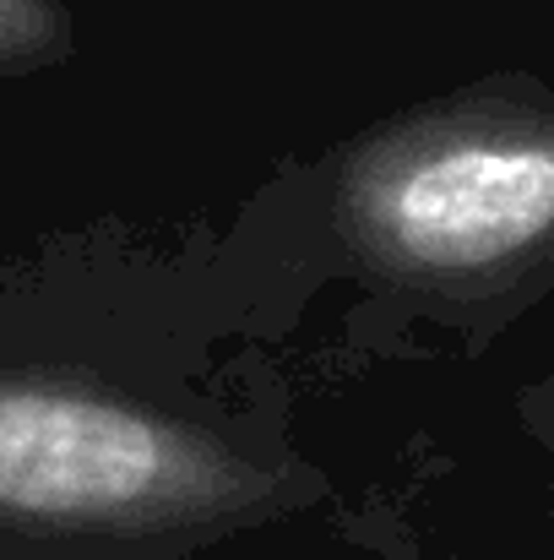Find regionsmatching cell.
Instances as JSON below:
<instances>
[{"mask_svg": "<svg viewBox=\"0 0 554 560\" xmlns=\"http://www.w3.org/2000/svg\"><path fill=\"white\" fill-rule=\"evenodd\" d=\"M71 55V16L60 0H0V71H38Z\"/></svg>", "mask_w": 554, "mask_h": 560, "instance_id": "3", "label": "cell"}, {"mask_svg": "<svg viewBox=\"0 0 554 560\" xmlns=\"http://www.w3.org/2000/svg\"><path fill=\"white\" fill-rule=\"evenodd\" d=\"M327 218L375 289L473 311L554 278V93L490 77L359 131L332 159Z\"/></svg>", "mask_w": 554, "mask_h": 560, "instance_id": "1", "label": "cell"}, {"mask_svg": "<svg viewBox=\"0 0 554 560\" xmlns=\"http://www.w3.org/2000/svg\"><path fill=\"white\" fill-rule=\"evenodd\" d=\"M522 413H528V424H533V435L544 441V446H554V371L544 375V386L522 402Z\"/></svg>", "mask_w": 554, "mask_h": 560, "instance_id": "4", "label": "cell"}, {"mask_svg": "<svg viewBox=\"0 0 554 560\" xmlns=\"http://www.w3.org/2000/svg\"><path fill=\"white\" fill-rule=\"evenodd\" d=\"M283 463L98 375L0 360V556H180L283 517Z\"/></svg>", "mask_w": 554, "mask_h": 560, "instance_id": "2", "label": "cell"}]
</instances>
